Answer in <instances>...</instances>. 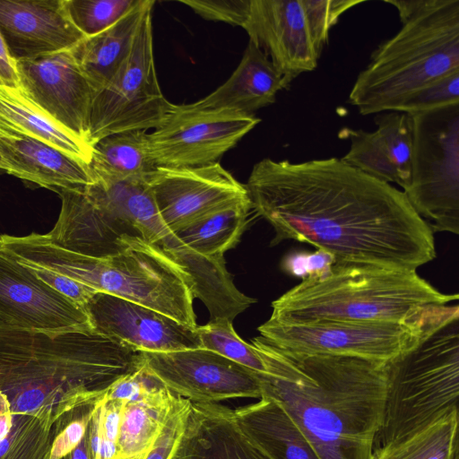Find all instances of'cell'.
<instances>
[{"instance_id": "30bf717a", "label": "cell", "mask_w": 459, "mask_h": 459, "mask_svg": "<svg viewBox=\"0 0 459 459\" xmlns=\"http://www.w3.org/2000/svg\"><path fill=\"white\" fill-rule=\"evenodd\" d=\"M243 29L287 87L301 74L316 68L330 33L319 0H250Z\"/></svg>"}, {"instance_id": "f35d334b", "label": "cell", "mask_w": 459, "mask_h": 459, "mask_svg": "<svg viewBox=\"0 0 459 459\" xmlns=\"http://www.w3.org/2000/svg\"><path fill=\"white\" fill-rule=\"evenodd\" d=\"M335 262L332 254L321 249L315 252L299 251L286 255L281 262V268L288 274L303 281L325 275Z\"/></svg>"}, {"instance_id": "4fadbf2b", "label": "cell", "mask_w": 459, "mask_h": 459, "mask_svg": "<svg viewBox=\"0 0 459 459\" xmlns=\"http://www.w3.org/2000/svg\"><path fill=\"white\" fill-rule=\"evenodd\" d=\"M141 352L147 369L172 394L191 403L262 397L256 372L204 348Z\"/></svg>"}, {"instance_id": "5bb4252c", "label": "cell", "mask_w": 459, "mask_h": 459, "mask_svg": "<svg viewBox=\"0 0 459 459\" xmlns=\"http://www.w3.org/2000/svg\"><path fill=\"white\" fill-rule=\"evenodd\" d=\"M0 328L48 333L94 332L84 308L1 249Z\"/></svg>"}, {"instance_id": "5b68a950", "label": "cell", "mask_w": 459, "mask_h": 459, "mask_svg": "<svg viewBox=\"0 0 459 459\" xmlns=\"http://www.w3.org/2000/svg\"><path fill=\"white\" fill-rule=\"evenodd\" d=\"M458 297L440 292L415 270L335 262L325 275L303 280L273 300L270 318L292 324H403Z\"/></svg>"}, {"instance_id": "7a4b0ae2", "label": "cell", "mask_w": 459, "mask_h": 459, "mask_svg": "<svg viewBox=\"0 0 459 459\" xmlns=\"http://www.w3.org/2000/svg\"><path fill=\"white\" fill-rule=\"evenodd\" d=\"M251 344L265 373L263 394L278 401L320 459H369L386 394L385 362L306 355L280 349L260 335Z\"/></svg>"}, {"instance_id": "6da1fadb", "label": "cell", "mask_w": 459, "mask_h": 459, "mask_svg": "<svg viewBox=\"0 0 459 459\" xmlns=\"http://www.w3.org/2000/svg\"><path fill=\"white\" fill-rule=\"evenodd\" d=\"M245 186L252 208L274 230L271 246L295 240L336 262L415 271L437 255L432 231L404 193L341 158H265Z\"/></svg>"}, {"instance_id": "b9f144b4", "label": "cell", "mask_w": 459, "mask_h": 459, "mask_svg": "<svg viewBox=\"0 0 459 459\" xmlns=\"http://www.w3.org/2000/svg\"><path fill=\"white\" fill-rule=\"evenodd\" d=\"M0 85L22 91L16 61L11 56L0 32Z\"/></svg>"}, {"instance_id": "ee69618b", "label": "cell", "mask_w": 459, "mask_h": 459, "mask_svg": "<svg viewBox=\"0 0 459 459\" xmlns=\"http://www.w3.org/2000/svg\"><path fill=\"white\" fill-rule=\"evenodd\" d=\"M65 459H91L87 431L80 444Z\"/></svg>"}, {"instance_id": "d6986e66", "label": "cell", "mask_w": 459, "mask_h": 459, "mask_svg": "<svg viewBox=\"0 0 459 459\" xmlns=\"http://www.w3.org/2000/svg\"><path fill=\"white\" fill-rule=\"evenodd\" d=\"M61 210L53 229L45 234L53 244L84 255L102 258L121 250L126 236L137 230L91 199L82 189H57Z\"/></svg>"}, {"instance_id": "7402d4cb", "label": "cell", "mask_w": 459, "mask_h": 459, "mask_svg": "<svg viewBox=\"0 0 459 459\" xmlns=\"http://www.w3.org/2000/svg\"><path fill=\"white\" fill-rule=\"evenodd\" d=\"M0 147L13 176L39 186L82 189L97 182L90 165L39 140L0 133Z\"/></svg>"}, {"instance_id": "1f68e13d", "label": "cell", "mask_w": 459, "mask_h": 459, "mask_svg": "<svg viewBox=\"0 0 459 459\" xmlns=\"http://www.w3.org/2000/svg\"><path fill=\"white\" fill-rule=\"evenodd\" d=\"M338 135L351 142L350 150L341 158L344 162L378 180L401 186L398 173L376 132L344 127Z\"/></svg>"}, {"instance_id": "603a6c76", "label": "cell", "mask_w": 459, "mask_h": 459, "mask_svg": "<svg viewBox=\"0 0 459 459\" xmlns=\"http://www.w3.org/2000/svg\"><path fill=\"white\" fill-rule=\"evenodd\" d=\"M233 415L273 459H320L316 451L281 404L262 395L258 402L233 409Z\"/></svg>"}, {"instance_id": "bcb514c9", "label": "cell", "mask_w": 459, "mask_h": 459, "mask_svg": "<svg viewBox=\"0 0 459 459\" xmlns=\"http://www.w3.org/2000/svg\"><path fill=\"white\" fill-rule=\"evenodd\" d=\"M146 454H147V453H146ZM146 454H145V455H146ZM145 455H141V456H138V457H134V458H129V459H143V458H144V456H145Z\"/></svg>"}, {"instance_id": "d590c367", "label": "cell", "mask_w": 459, "mask_h": 459, "mask_svg": "<svg viewBox=\"0 0 459 459\" xmlns=\"http://www.w3.org/2000/svg\"><path fill=\"white\" fill-rule=\"evenodd\" d=\"M459 103V71L449 73L408 97L395 111L409 115Z\"/></svg>"}, {"instance_id": "8d00e7d4", "label": "cell", "mask_w": 459, "mask_h": 459, "mask_svg": "<svg viewBox=\"0 0 459 459\" xmlns=\"http://www.w3.org/2000/svg\"><path fill=\"white\" fill-rule=\"evenodd\" d=\"M192 403L178 396L159 437L143 459H171L177 450L187 420Z\"/></svg>"}, {"instance_id": "d4e9b609", "label": "cell", "mask_w": 459, "mask_h": 459, "mask_svg": "<svg viewBox=\"0 0 459 459\" xmlns=\"http://www.w3.org/2000/svg\"><path fill=\"white\" fill-rule=\"evenodd\" d=\"M153 4L152 0H140L111 27L71 49L95 92L108 83L126 59L144 13Z\"/></svg>"}, {"instance_id": "f546056e", "label": "cell", "mask_w": 459, "mask_h": 459, "mask_svg": "<svg viewBox=\"0 0 459 459\" xmlns=\"http://www.w3.org/2000/svg\"><path fill=\"white\" fill-rule=\"evenodd\" d=\"M458 411L397 443L377 448L369 459H459Z\"/></svg>"}, {"instance_id": "83f0119b", "label": "cell", "mask_w": 459, "mask_h": 459, "mask_svg": "<svg viewBox=\"0 0 459 459\" xmlns=\"http://www.w3.org/2000/svg\"><path fill=\"white\" fill-rule=\"evenodd\" d=\"M96 179L123 181L145 179L155 169L145 130L117 133L92 146L89 164Z\"/></svg>"}, {"instance_id": "ffe728a7", "label": "cell", "mask_w": 459, "mask_h": 459, "mask_svg": "<svg viewBox=\"0 0 459 459\" xmlns=\"http://www.w3.org/2000/svg\"><path fill=\"white\" fill-rule=\"evenodd\" d=\"M171 459H273L237 422L233 409L192 403Z\"/></svg>"}, {"instance_id": "cb8c5ba5", "label": "cell", "mask_w": 459, "mask_h": 459, "mask_svg": "<svg viewBox=\"0 0 459 459\" xmlns=\"http://www.w3.org/2000/svg\"><path fill=\"white\" fill-rule=\"evenodd\" d=\"M0 133L43 142L90 164L92 148L33 103L22 91L0 85Z\"/></svg>"}, {"instance_id": "4dcf8cb0", "label": "cell", "mask_w": 459, "mask_h": 459, "mask_svg": "<svg viewBox=\"0 0 459 459\" xmlns=\"http://www.w3.org/2000/svg\"><path fill=\"white\" fill-rule=\"evenodd\" d=\"M56 420L51 416L13 415L12 428L0 440V459H51Z\"/></svg>"}, {"instance_id": "e575fe53", "label": "cell", "mask_w": 459, "mask_h": 459, "mask_svg": "<svg viewBox=\"0 0 459 459\" xmlns=\"http://www.w3.org/2000/svg\"><path fill=\"white\" fill-rule=\"evenodd\" d=\"M140 0H64L67 15L86 38L111 27Z\"/></svg>"}, {"instance_id": "f6af8a7d", "label": "cell", "mask_w": 459, "mask_h": 459, "mask_svg": "<svg viewBox=\"0 0 459 459\" xmlns=\"http://www.w3.org/2000/svg\"><path fill=\"white\" fill-rule=\"evenodd\" d=\"M0 169L4 170L11 175H13V172H14L13 166L7 161V160L4 156L1 147H0Z\"/></svg>"}, {"instance_id": "44dd1931", "label": "cell", "mask_w": 459, "mask_h": 459, "mask_svg": "<svg viewBox=\"0 0 459 459\" xmlns=\"http://www.w3.org/2000/svg\"><path fill=\"white\" fill-rule=\"evenodd\" d=\"M287 85L266 55L248 41L242 59L229 79L206 97L191 104L190 110H226L254 116L256 110L275 101Z\"/></svg>"}, {"instance_id": "52a82bcc", "label": "cell", "mask_w": 459, "mask_h": 459, "mask_svg": "<svg viewBox=\"0 0 459 459\" xmlns=\"http://www.w3.org/2000/svg\"><path fill=\"white\" fill-rule=\"evenodd\" d=\"M386 394L373 451L458 411L459 307L425 313L413 341L385 362Z\"/></svg>"}, {"instance_id": "9c48e42d", "label": "cell", "mask_w": 459, "mask_h": 459, "mask_svg": "<svg viewBox=\"0 0 459 459\" xmlns=\"http://www.w3.org/2000/svg\"><path fill=\"white\" fill-rule=\"evenodd\" d=\"M154 5V4H153ZM151 5L140 22L130 51L114 76L94 93L88 144L117 133L159 127L173 104L163 95L156 74Z\"/></svg>"}, {"instance_id": "74e56055", "label": "cell", "mask_w": 459, "mask_h": 459, "mask_svg": "<svg viewBox=\"0 0 459 459\" xmlns=\"http://www.w3.org/2000/svg\"><path fill=\"white\" fill-rule=\"evenodd\" d=\"M205 20L244 27L249 13L250 0H180Z\"/></svg>"}, {"instance_id": "60d3db41", "label": "cell", "mask_w": 459, "mask_h": 459, "mask_svg": "<svg viewBox=\"0 0 459 459\" xmlns=\"http://www.w3.org/2000/svg\"><path fill=\"white\" fill-rule=\"evenodd\" d=\"M126 403L121 400L107 401L105 398L101 424L102 431L105 437L114 443H117V440L122 411Z\"/></svg>"}, {"instance_id": "ac0fdd59", "label": "cell", "mask_w": 459, "mask_h": 459, "mask_svg": "<svg viewBox=\"0 0 459 459\" xmlns=\"http://www.w3.org/2000/svg\"><path fill=\"white\" fill-rule=\"evenodd\" d=\"M0 32L15 61L70 50L86 38L64 0H0Z\"/></svg>"}, {"instance_id": "7bdbcfd3", "label": "cell", "mask_w": 459, "mask_h": 459, "mask_svg": "<svg viewBox=\"0 0 459 459\" xmlns=\"http://www.w3.org/2000/svg\"><path fill=\"white\" fill-rule=\"evenodd\" d=\"M13 416L9 403L0 393V440L4 438L12 428Z\"/></svg>"}, {"instance_id": "484cf974", "label": "cell", "mask_w": 459, "mask_h": 459, "mask_svg": "<svg viewBox=\"0 0 459 459\" xmlns=\"http://www.w3.org/2000/svg\"><path fill=\"white\" fill-rule=\"evenodd\" d=\"M83 189L95 202L131 224L144 240L162 248L173 236L160 217L146 178L97 180Z\"/></svg>"}, {"instance_id": "e0dca14e", "label": "cell", "mask_w": 459, "mask_h": 459, "mask_svg": "<svg viewBox=\"0 0 459 459\" xmlns=\"http://www.w3.org/2000/svg\"><path fill=\"white\" fill-rule=\"evenodd\" d=\"M84 309L95 333L138 351L169 352L201 348L195 328L127 299L97 292Z\"/></svg>"}, {"instance_id": "ab89813d", "label": "cell", "mask_w": 459, "mask_h": 459, "mask_svg": "<svg viewBox=\"0 0 459 459\" xmlns=\"http://www.w3.org/2000/svg\"><path fill=\"white\" fill-rule=\"evenodd\" d=\"M29 267V266H27ZM29 269L52 289L84 308L97 291L77 281L56 272L39 267Z\"/></svg>"}, {"instance_id": "f1b7e54d", "label": "cell", "mask_w": 459, "mask_h": 459, "mask_svg": "<svg viewBox=\"0 0 459 459\" xmlns=\"http://www.w3.org/2000/svg\"><path fill=\"white\" fill-rule=\"evenodd\" d=\"M252 209L249 197L228 204L175 232L180 243L212 258H224L239 242Z\"/></svg>"}, {"instance_id": "3957f363", "label": "cell", "mask_w": 459, "mask_h": 459, "mask_svg": "<svg viewBox=\"0 0 459 459\" xmlns=\"http://www.w3.org/2000/svg\"><path fill=\"white\" fill-rule=\"evenodd\" d=\"M141 351L92 333L0 328V393L13 415L51 416L96 404L137 369Z\"/></svg>"}, {"instance_id": "8fae6325", "label": "cell", "mask_w": 459, "mask_h": 459, "mask_svg": "<svg viewBox=\"0 0 459 459\" xmlns=\"http://www.w3.org/2000/svg\"><path fill=\"white\" fill-rule=\"evenodd\" d=\"M429 307L403 324L332 321L292 324L269 318L258 327V332L268 342L294 353L386 362L413 341Z\"/></svg>"}, {"instance_id": "9a60e30c", "label": "cell", "mask_w": 459, "mask_h": 459, "mask_svg": "<svg viewBox=\"0 0 459 459\" xmlns=\"http://www.w3.org/2000/svg\"><path fill=\"white\" fill-rule=\"evenodd\" d=\"M158 211L175 233L238 200L248 197L219 162L201 167H157L146 178Z\"/></svg>"}, {"instance_id": "4316f807", "label": "cell", "mask_w": 459, "mask_h": 459, "mask_svg": "<svg viewBox=\"0 0 459 459\" xmlns=\"http://www.w3.org/2000/svg\"><path fill=\"white\" fill-rule=\"evenodd\" d=\"M178 397L163 385L142 400L126 402L122 411L116 459L145 455L159 437Z\"/></svg>"}, {"instance_id": "836d02e7", "label": "cell", "mask_w": 459, "mask_h": 459, "mask_svg": "<svg viewBox=\"0 0 459 459\" xmlns=\"http://www.w3.org/2000/svg\"><path fill=\"white\" fill-rule=\"evenodd\" d=\"M377 130L404 189L411 178L412 155V120L409 114L385 111L374 117Z\"/></svg>"}, {"instance_id": "7c38bea8", "label": "cell", "mask_w": 459, "mask_h": 459, "mask_svg": "<svg viewBox=\"0 0 459 459\" xmlns=\"http://www.w3.org/2000/svg\"><path fill=\"white\" fill-rule=\"evenodd\" d=\"M260 122L226 110H190L174 105L165 121L148 134L155 167L189 168L218 162Z\"/></svg>"}, {"instance_id": "ba28073f", "label": "cell", "mask_w": 459, "mask_h": 459, "mask_svg": "<svg viewBox=\"0 0 459 459\" xmlns=\"http://www.w3.org/2000/svg\"><path fill=\"white\" fill-rule=\"evenodd\" d=\"M411 178L403 190L435 232L459 233V103L411 115Z\"/></svg>"}, {"instance_id": "d6a6232c", "label": "cell", "mask_w": 459, "mask_h": 459, "mask_svg": "<svg viewBox=\"0 0 459 459\" xmlns=\"http://www.w3.org/2000/svg\"><path fill=\"white\" fill-rule=\"evenodd\" d=\"M201 348L215 352L256 373L264 374L265 367L252 344L243 341L234 330L232 320L210 319L195 327Z\"/></svg>"}, {"instance_id": "2e32d148", "label": "cell", "mask_w": 459, "mask_h": 459, "mask_svg": "<svg viewBox=\"0 0 459 459\" xmlns=\"http://www.w3.org/2000/svg\"><path fill=\"white\" fill-rule=\"evenodd\" d=\"M16 68L22 91L59 125L87 143L95 91L71 49L17 60Z\"/></svg>"}, {"instance_id": "277c9868", "label": "cell", "mask_w": 459, "mask_h": 459, "mask_svg": "<svg viewBox=\"0 0 459 459\" xmlns=\"http://www.w3.org/2000/svg\"><path fill=\"white\" fill-rule=\"evenodd\" d=\"M0 249L22 264L44 268L97 292L143 305L195 328V285L189 273L161 247L127 235L117 253L91 257L60 247L45 234L0 236Z\"/></svg>"}, {"instance_id": "8992f818", "label": "cell", "mask_w": 459, "mask_h": 459, "mask_svg": "<svg viewBox=\"0 0 459 459\" xmlns=\"http://www.w3.org/2000/svg\"><path fill=\"white\" fill-rule=\"evenodd\" d=\"M402 27L371 54L349 94L360 115L395 111L431 82L459 71V0H386Z\"/></svg>"}, {"instance_id": "7dc6e473", "label": "cell", "mask_w": 459, "mask_h": 459, "mask_svg": "<svg viewBox=\"0 0 459 459\" xmlns=\"http://www.w3.org/2000/svg\"><path fill=\"white\" fill-rule=\"evenodd\" d=\"M62 459H65V458H62Z\"/></svg>"}]
</instances>
